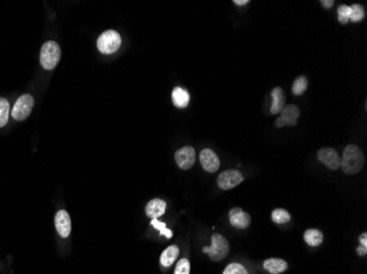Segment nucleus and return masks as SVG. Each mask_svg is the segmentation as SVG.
Here are the masks:
<instances>
[{"mask_svg": "<svg viewBox=\"0 0 367 274\" xmlns=\"http://www.w3.org/2000/svg\"><path fill=\"white\" fill-rule=\"evenodd\" d=\"M190 272V263L187 259H182L178 261L176 265L175 273L174 274H189Z\"/></svg>", "mask_w": 367, "mask_h": 274, "instance_id": "nucleus-26", "label": "nucleus"}, {"mask_svg": "<svg viewBox=\"0 0 367 274\" xmlns=\"http://www.w3.org/2000/svg\"><path fill=\"white\" fill-rule=\"evenodd\" d=\"M211 242L213 244H211L210 247L203 248V252L208 253L210 259L214 261H220L225 259L229 254L230 250V245L228 240L222 235L215 234L213 238H211Z\"/></svg>", "mask_w": 367, "mask_h": 274, "instance_id": "nucleus-3", "label": "nucleus"}, {"mask_svg": "<svg viewBox=\"0 0 367 274\" xmlns=\"http://www.w3.org/2000/svg\"><path fill=\"white\" fill-rule=\"evenodd\" d=\"M284 125H285V123H284L282 117H278V119L276 120V127H282Z\"/></svg>", "mask_w": 367, "mask_h": 274, "instance_id": "nucleus-31", "label": "nucleus"}, {"mask_svg": "<svg viewBox=\"0 0 367 274\" xmlns=\"http://www.w3.org/2000/svg\"><path fill=\"white\" fill-rule=\"evenodd\" d=\"M351 8V15H350V20L352 22H359L362 21L365 17L364 8L358 4H354L350 6Z\"/></svg>", "mask_w": 367, "mask_h": 274, "instance_id": "nucleus-22", "label": "nucleus"}, {"mask_svg": "<svg viewBox=\"0 0 367 274\" xmlns=\"http://www.w3.org/2000/svg\"><path fill=\"white\" fill-rule=\"evenodd\" d=\"M200 164L202 168L208 172H216L220 167V159L217 154L211 149H203L200 153Z\"/></svg>", "mask_w": 367, "mask_h": 274, "instance_id": "nucleus-9", "label": "nucleus"}, {"mask_svg": "<svg viewBox=\"0 0 367 274\" xmlns=\"http://www.w3.org/2000/svg\"><path fill=\"white\" fill-rule=\"evenodd\" d=\"M121 45V36L114 30L103 32L97 41V47L103 54H113L119 49Z\"/></svg>", "mask_w": 367, "mask_h": 274, "instance_id": "nucleus-4", "label": "nucleus"}, {"mask_svg": "<svg viewBox=\"0 0 367 274\" xmlns=\"http://www.w3.org/2000/svg\"><path fill=\"white\" fill-rule=\"evenodd\" d=\"M308 88V79L304 76H299L296 78L292 85V92L295 96H301Z\"/></svg>", "mask_w": 367, "mask_h": 274, "instance_id": "nucleus-21", "label": "nucleus"}, {"mask_svg": "<svg viewBox=\"0 0 367 274\" xmlns=\"http://www.w3.org/2000/svg\"><path fill=\"white\" fill-rule=\"evenodd\" d=\"M281 114V117L285 124H287L289 126H296L298 117L300 115V110L295 104H288L285 105Z\"/></svg>", "mask_w": 367, "mask_h": 274, "instance_id": "nucleus-12", "label": "nucleus"}, {"mask_svg": "<svg viewBox=\"0 0 367 274\" xmlns=\"http://www.w3.org/2000/svg\"><path fill=\"white\" fill-rule=\"evenodd\" d=\"M321 5H322V7L323 8H326V9H330V8H332L333 7V5H334V2H333V0H321Z\"/></svg>", "mask_w": 367, "mask_h": 274, "instance_id": "nucleus-27", "label": "nucleus"}, {"mask_svg": "<svg viewBox=\"0 0 367 274\" xmlns=\"http://www.w3.org/2000/svg\"><path fill=\"white\" fill-rule=\"evenodd\" d=\"M172 99L175 107L183 109L187 107L189 103V93L186 90L179 88V87H176V88L173 90Z\"/></svg>", "mask_w": 367, "mask_h": 274, "instance_id": "nucleus-16", "label": "nucleus"}, {"mask_svg": "<svg viewBox=\"0 0 367 274\" xmlns=\"http://www.w3.org/2000/svg\"><path fill=\"white\" fill-rule=\"evenodd\" d=\"M350 15H351L350 6L341 5L339 7V9H338L339 22L341 24H346L348 21H350Z\"/></svg>", "mask_w": 367, "mask_h": 274, "instance_id": "nucleus-23", "label": "nucleus"}, {"mask_svg": "<svg viewBox=\"0 0 367 274\" xmlns=\"http://www.w3.org/2000/svg\"><path fill=\"white\" fill-rule=\"evenodd\" d=\"M365 163L364 154L356 145H348L343 152V158H341V167L347 174H355L362 170Z\"/></svg>", "mask_w": 367, "mask_h": 274, "instance_id": "nucleus-1", "label": "nucleus"}, {"mask_svg": "<svg viewBox=\"0 0 367 274\" xmlns=\"http://www.w3.org/2000/svg\"><path fill=\"white\" fill-rule=\"evenodd\" d=\"M223 274H248V273L245 267L242 264L231 263L226 267V270H225V272H223Z\"/></svg>", "mask_w": 367, "mask_h": 274, "instance_id": "nucleus-24", "label": "nucleus"}, {"mask_svg": "<svg viewBox=\"0 0 367 274\" xmlns=\"http://www.w3.org/2000/svg\"><path fill=\"white\" fill-rule=\"evenodd\" d=\"M10 113V104L7 99L0 98V127H4L8 123Z\"/></svg>", "mask_w": 367, "mask_h": 274, "instance_id": "nucleus-19", "label": "nucleus"}, {"mask_svg": "<svg viewBox=\"0 0 367 274\" xmlns=\"http://www.w3.org/2000/svg\"><path fill=\"white\" fill-rule=\"evenodd\" d=\"M243 181V176L239 170L230 169L220 173L218 177V185L222 190H231Z\"/></svg>", "mask_w": 367, "mask_h": 274, "instance_id": "nucleus-6", "label": "nucleus"}, {"mask_svg": "<svg viewBox=\"0 0 367 274\" xmlns=\"http://www.w3.org/2000/svg\"><path fill=\"white\" fill-rule=\"evenodd\" d=\"M178 254H179V249L177 246L169 247L167 249H165L163 253H162L161 264L165 267L171 266L174 262H175Z\"/></svg>", "mask_w": 367, "mask_h": 274, "instance_id": "nucleus-17", "label": "nucleus"}, {"mask_svg": "<svg viewBox=\"0 0 367 274\" xmlns=\"http://www.w3.org/2000/svg\"><path fill=\"white\" fill-rule=\"evenodd\" d=\"M263 266H264V269L266 271H269L271 274H279V273H283L287 270L288 264L286 261H284L282 259L272 258V259L265 260Z\"/></svg>", "mask_w": 367, "mask_h": 274, "instance_id": "nucleus-15", "label": "nucleus"}, {"mask_svg": "<svg viewBox=\"0 0 367 274\" xmlns=\"http://www.w3.org/2000/svg\"><path fill=\"white\" fill-rule=\"evenodd\" d=\"M55 227H57V230L61 237L67 238L70 236L72 230V224L71 217L66 211L62 210L58 212L57 216H55Z\"/></svg>", "mask_w": 367, "mask_h": 274, "instance_id": "nucleus-11", "label": "nucleus"}, {"mask_svg": "<svg viewBox=\"0 0 367 274\" xmlns=\"http://www.w3.org/2000/svg\"><path fill=\"white\" fill-rule=\"evenodd\" d=\"M272 107H271V113L272 114H278L281 113L282 110L285 107L286 103V95L282 88L276 87L272 91Z\"/></svg>", "mask_w": 367, "mask_h": 274, "instance_id": "nucleus-13", "label": "nucleus"}, {"mask_svg": "<svg viewBox=\"0 0 367 274\" xmlns=\"http://www.w3.org/2000/svg\"><path fill=\"white\" fill-rule=\"evenodd\" d=\"M304 241L311 247H318L323 241V235L318 229H307L304 233Z\"/></svg>", "mask_w": 367, "mask_h": 274, "instance_id": "nucleus-18", "label": "nucleus"}, {"mask_svg": "<svg viewBox=\"0 0 367 274\" xmlns=\"http://www.w3.org/2000/svg\"><path fill=\"white\" fill-rule=\"evenodd\" d=\"M175 160L179 168L184 170H188L195 165L196 153L195 149L190 146H185L180 148L175 154Z\"/></svg>", "mask_w": 367, "mask_h": 274, "instance_id": "nucleus-8", "label": "nucleus"}, {"mask_svg": "<svg viewBox=\"0 0 367 274\" xmlns=\"http://www.w3.org/2000/svg\"><path fill=\"white\" fill-rule=\"evenodd\" d=\"M359 241L360 244H362L363 247H366L367 248V234L364 233L359 236Z\"/></svg>", "mask_w": 367, "mask_h": 274, "instance_id": "nucleus-28", "label": "nucleus"}, {"mask_svg": "<svg viewBox=\"0 0 367 274\" xmlns=\"http://www.w3.org/2000/svg\"><path fill=\"white\" fill-rule=\"evenodd\" d=\"M229 221L231 225L239 229H245L251 224V216L240 208H234L229 213Z\"/></svg>", "mask_w": 367, "mask_h": 274, "instance_id": "nucleus-10", "label": "nucleus"}, {"mask_svg": "<svg viewBox=\"0 0 367 274\" xmlns=\"http://www.w3.org/2000/svg\"><path fill=\"white\" fill-rule=\"evenodd\" d=\"M357 253L359 254V256H366L367 253V248L366 247H363V246H359L357 248Z\"/></svg>", "mask_w": 367, "mask_h": 274, "instance_id": "nucleus-29", "label": "nucleus"}, {"mask_svg": "<svg viewBox=\"0 0 367 274\" xmlns=\"http://www.w3.org/2000/svg\"><path fill=\"white\" fill-rule=\"evenodd\" d=\"M151 224H152V226L154 228H156L159 230V232L161 233V235H164L165 237H167V238H171L173 236V233L171 232V230L166 228L165 223H162V222L158 221V219H155V220H152Z\"/></svg>", "mask_w": 367, "mask_h": 274, "instance_id": "nucleus-25", "label": "nucleus"}, {"mask_svg": "<svg viewBox=\"0 0 367 274\" xmlns=\"http://www.w3.org/2000/svg\"><path fill=\"white\" fill-rule=\"evenodd\" d=\"M61 59V48L57 42L48 41L42 45L40 63L44 70L51 71L57 67Z\"/></svg>", "mask_w": 367, "mask_h": 274, "instance_id": "nucleus-2", "label": "nucleus"}, {"mask_svg": "<svg viewBox=\"0 0 367 274\" xmlns=\"http://www.w3.org/2000/svg\"><path fill=\"white\" fill-rule=\"evenodd\" d=\"M233 3L238 6H244L248 4V0H234Z\"/></svg>", "mask_w": 367, "mask_h": 274, "instance_id": "nucleus-30", "label": "nucleus"}, {"mask_svg": "<svg viewBox=\"0 0 367 274\" xmlns=\"http://www.w3.org/2000/svg\"><path fill=\"white\" fill-rule=\"evenodd\" d=\"M34 99L31 95H22L15 103V107L11 111V116L15 120L22 121L26 120L33 109Z\"/></svg>", "mask_w": 367, "mask_h": 274, "instance_id": "nucleus-5", "label": "nucleus"}, {"mask_svg": "<svg viewBox=\"0 0 367 274\" xmlns=\"http://www.w3.org/2000/svg\"><path fill=\"white\" fill-rule=\"evenodd\" d=\"M318 159L322 165H325L330 170H338L341 167V157L338 152L333 148H321L319 149Z\"/></svg>", "mask_w": 367, "mask_h": 274, "instance_id": "nucleus-7", "label": "nucleus"}, {"mask_svg": "<svg viewBox=\"0 0 367 274\" xmlns=\"http://www.w3.org/2000/svg\"><path fill=\"white\" fill-rule=\"evenodd\" d=\"M272 220L276 224H286L291 220V216L284 209H276L272 212Z\"/></svg>", "mask_w": 367, "mask_h": 274, "instance_id": "nucleus-20", "label": "nucleus"}, {"mask_svg": "<svg viewBox=\"0 0 367 274\" xmlns=\"http://www.w3.org/2000/svg\"><path fill=\"white\" fill-rule=\"evenodd\" d=\"M165 210H166V203L163 200H160V198H153L152 201H150L146 204L145 213L148 217H151L152 220H155L163 215L165 213Z\"/></svg>", "mask_w": 367, "mask_h": 274, "instance_id": "nucleus-14", "label": "nucleus"}]
</instances>
